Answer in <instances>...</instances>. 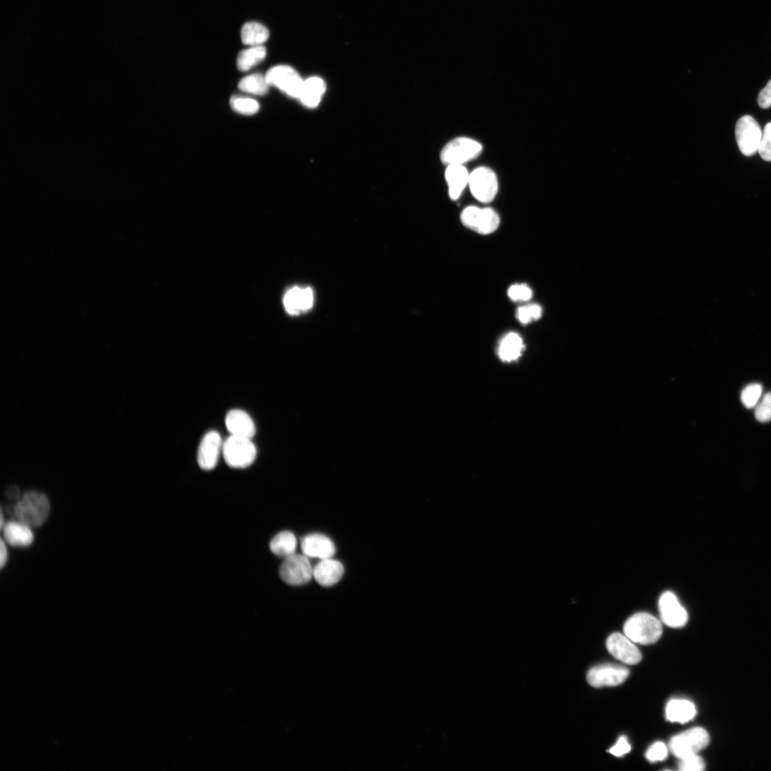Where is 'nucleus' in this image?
<instances>
[{"mask_svg":"<svg viewBox=\"0 0 771 771\" xmlns=\"http://www.w3.org/2000/svg\"><path fill=\"white\" fill-rule=\"evenodd\" d=\"M50 513L48 498L40 492L29 491L16 503L14 514L18 521L29 527L43 525Z\"/></svg>","mask_w":771,"mask_h":771,"instance_id":"f257e3e1","label":"nucleus"},{"mask_svg":"<svg viewBox=\"0 0 771 771\" xmlns=\"http://www.w3.org/2000/svg\"><path fill=\"white\" fill-rule=\"evenodd\" d=\"M625 635L632 641L642 645L652 644L662 633L660 621L647 613H638L629 618L623 626Z\"/></svg>","mask_w":771,"mask_h":771,"instance_id":"f03ea898","label":"nucleus"},{"mask_svg":"<svg viewBox=\"0 0 771 771\" xmlns=\"http://www.w3.org/2000/svg\"><path fill=\"white\" fill-rule=\"evenodd\" d=\"M222 451L226 463L236 468L249 466L256 457V448L251 438L231 435L223 442Z\"/></svg>","mask_w":771,"mask_h":771,"instance_id":"7ed1b4c3","label":"nucleus"},{"mask_svg":"<svg viewBox=\"0 0 771 771\" xmlns=\"http://www.w3.org/2000/svg\"><path fill=\"white\" fill-rule=\"evenodd\" d=\"M709 735L700 727H692L673 736L669 750L678 759L695 755L709 743Z\"/></svg>","mask_w":771,"mask_h":771,"instance_id":"20e7f679","label":"nucleus"},{"mask_svg":"<svg viewBox=\"0 0 771 771\" xmlns=\"http://www.w3.org/2000/svg\"><path fill=\"white\" fill-rule=\"evenodd\" d=\"M483 150L478 141L467 137H458L448 142L440 152L441 161L445 165H463L478 157Z\"/></svg>","mask_w":771,"mask_h":771,"instance_id":"39448f33","label":"nucleus"},{"mask_svg":"<svg viewBox=\"0 0 771 771\" xmlns=\"http://www.w3.org/2000/svg\"><path fill=\"white\" fill-rule=\"evenodd\" d=\"M460 219L465 227L480 234L492 233L500 224L498 214L490 208L468 206L462 211Z\"/></svg>","mask_w":771,"mask_h":771,"instance_id":"423d86ee","label":"nucleus"},{"mask_svg":"<svg viewBox=\"0 0 771 771\" xmlns=\"http://www.w3.org/2000/svg\"><path fill=\"white\" fill-rule=\"evenodd\" d=\"M313 570L307 556L294 553L285 558L279 568V575L290 585H302L311 580Z\"/></svg>","mask_w":771,"mask_h":771,"instance_id":"0eeeda50","label":"nucleus"},{"mask_svg":"<svg viewBox=\"0 0 771 771\" xmlns=\"http://www.w3.org/2000/svg\"><path fill=\"white\" fill-rule=\"evenodd\" d=\"M468 185L473 196L483 203L492 201L498 189L495 173L485 166L476 168L470 173Z\"/></svg>","mask_w":771,"mask_h":771,"instance_id":"6e6552de","label":"nucleus"},{"mask_svg":"<svg viewBox=\"0 0 771 771\" xmlns=\"http://www.w3.org/2000/svg\"><path fill=\"white\" fill-rule=\"evenodd\" d=\"M762 136L760 125L751 116H743L737 121L735 126L736 141L745 156H752L758 151Z\"/></svg>","mask_w":771,"mask_h":771,"instance_id":"1a4fd4ad","label":"nucleus"},{"mask_svg":"<svg viewBox=\"0 0 771 771\" xmlns=\"http://www.w3.org/2000/svg\"><path fill=\"white\" fill-rule=\"evenodd\" d=\"M265 76L269 85L277 87L291 97L298 99L303 80L292 67L278 65L270 69Z\"/></svg>","mask_w":771,"mask_h":771,"instance_id":"9d476101","label":"nucleus"},{"mask_svg":"<svg viewBox=\"0 0 771 771\" xmlns=\"http://www.w3.org/2000/svg\"><path fill=\"white\" fill-rule=\"evenodd\" d=\"M629 675V670L623 666L604 664L592 667L588 672L587 680L595 687L615 686L623 682Z\"/></svg>","mask_w":771,"mask_h":771,"instance_id":"9b49d317","label":"nucleus"},{"mask_svg":"<svg viewBox=\"0 0 771 771\" xmlns=\"http://www.w3.org/2000/svg\"><path fill=\"white\" fill-rule=\"evenodd\" d=\"M658 607L661 620L667 626L680 628L686 624L687 611L673 593L664 592L660 597Z\"/></svg>","mask_w":771,"mask_h":771,"instance_id":"f8f14e48","label":"nucleus"},{"mask_svg":"<svg viewBox=\"0 0 771 771\" xmlns=\"http://www.w3.org/2000/svg\"><path fill=\"white\" fill-rule=\"evenodd\" d=\"M633 642L625 635L615 633L608 638L606 646L616 659L628 665H635L641 660L642 655Z\"/></svg>","mask_w":771,"mask_h":771,"instance_id":"ddd939ff","label":"nucleus"},{"mask_svg":"<svg viewBox=\"0 0 771 771\" xmlns=\"http://www.w3.org/2000/svg\"><path fill=\"white\" fill-rule=\"evenodd\" d=\"M222 446L223 442L218 432L211 430L206 433L197 453V461L201 468L208 470L216 465Z\"/></svg>","mask_w":771,"mask_h":771,"instance_id":"4468645a","label":"nucleus"},{"mask_svg":"<svg viewBox=\"0 0 771 771\" xmlns=\"http://www.w3.org/2000/svg\"><path fill=\"white\" fill-rule=\"evenodd\" d=\"M313 301V291L310 287L294 286L287 291L283 303L287 313L298 315L311 309Z\"/></svg>","mask_w":771,"mask_h":771,"instance_id":"2eb2a0df","label":"nucleus"},{"mask_svg":"<svg viewBox=\"0 0 771 771\" xmlns=\"http://www.w3.org/2000/svg\"><path fill=\"white\" fill-rule=\"evenodd\" d=\"M301 545L303 554L311 558H328L333 555L336 551L333 541L327 536L318 533L305 536Z\"/></svg>","mask_w":771,"mask_h":771,"instance_id":"dca6fc26","label":"nucleus"},{"mask_svg":"<svg viewBox=\"0 0 771 771\" xmlns=\"http://www.w3.org/2000/svg\"><path fill=\"white\" fill-rule=\"evenodd\" d=\"M225 424L231 435L251 439L256 433L252 418L246 412L240 409L230 410L226 416Z\"/></svg>","mask_w":771,"mask_h":771,"instance_id":"f3484780","label":"nucleus"},{"mask_svg":"<svg viewBox=\"0 0 771 771\" xmlns=\"http://www.w3.org/2000/svg\"><path fill=\"white\" fill-rule=\"evenodd\" d=\"M343 571L344 568L341 562L328 558L321 559L313 568V577L319 585L329 587L341 580Z\"/></svg>","mask_w":771,"mask_h":771,"instance_id":"a211bd4d","label":"nucleus"},{"mask_svg":"<svg viewBox=\"0 0 771 771\" xmlns=\"http://www.w3.org/2000/svg\"><path fill=\"white\" fill-rule=\"evenodd\" d=\"M2 530L5 540L12 546L26 547L34 541V534L30 527L21 522L5 523Z\"/></svg>","mask_w":771,"mask_h":771,"instance_id":"6ab92c4d","label":"nucleus"},{"mask_svg":"<svg viewBox=\"0 0 771 771\" xmlns=\"http://www.w3.org/2000/svg\"><path fill=\"white\" fill-rule=\"evenodd\" d=\"M470 173L463 165H448L445 177L448 186V193L453 200H456L468 184Z\"/></svg>","mask_w":771,"mask_h":771,"instance_id":"aec40b11","label":"nucleus"},{"mask_svg":"<svg viewBox=\"0 0 771 771\" xmlns=\"http://www.w3.org/2000/svg\"><path fill=\"white\" fill-rule=\"evenodd\" d=\"M695 714L694 704L687 700L672 699L667 702L665 707L666 718L672 722H687Z\"/></svg>","mask_w":771,"mask_h":771,"instance_id":"412c9836","label":"nucleus"},{"mask_svg":"<svg viewBox=\"0 0 771 771\" xmlns=\"http://www.w3.org/2000/svg\"><path fill=\"white\" fill-rule=\"evenodd\" d=\"M326 90V84L323 79L313 76L303 80L298 99L306 106L313 108L316 106Z\"/></svg>","mask_w":771,"mask_h":771,"instance_id":"4be33fe9","label":"nucleus"},{"mask_svg":"<svg viewBox=\"0 0 771 771\" xmlns=\"http://www.w3.org/2000/svg\"><path fill=\"white\" fill-rule=\"evenodd\" d=\"M523 348L521 337L518 333L511 332L505 335L500 342L498 353L502 361L510 362L520 357Z\"/></svg>","mask_w":771,"mask_h":771,"instance_id":"5701e85b","label":"nucleus"},{"mask_svg":"<svg viewBox=\"0 0 771 771\" xmlns=\"http://www.w3.org/2000/svg\"><path fill=\"white\" fill-rule=\"evenodd\" d=\"M268 37V29L258 22H246L241 27V38L245 45L261 46Z\"/></svg>","mask_w":771,"mask_h":771,"instance_id":"b1692460","label":"nucleus"},{"mask_svg":"<svg viewBox=\"0 0 771 771\" xmlns=\"http://www.w3.org/2000/svg\"><path fill=\"white\" fill-rule=\"evenodd\" d=\"M297 541L290 531H282L276 535L270 542L271 552L279 557L286 558L295 553Z\"/></svg>","mask_w":771,"mask_h":771,"instance_id":"393cba45","label":"nucleus"},{"mask_svg":"<svg viewBox=\"0 0 771 771\" xmlns=\"http://www.w3.org/2000/svg\"><path fill=\"white\" fill-rule=\"evenodd\" d=\"M266 55V49L263 45L249 46L238 53L237 67L241 71H248L263 61Z\"/></svg>","mask_w":771,"mask_h":771,"instance_id":"a878e982","label":"nucleus"},{"mask_svg":"<svg viewBox=\"0 0 771 771\" xmlns=\"http://www.w3.org/2000/svg\"><path fill=\"white\" fill-rule=\"evenodd\" d=\"M269 86L265 75L253 74L241 79L238 87L240 90L246 93L264 95L267 93Z\"/></svg>","mask_w":771,"mask_h":771,"instance_id":"bb28decb","label":"nucleus"},{"mask_svg":"<svg viewBox=\"0 0 771 771\" xmlns=\"http://www.w3.org/2000/svg\"><path fill=\"white\" fill-rule=\"evenodd\" d=\"M230 106L236 112L244 115L256 114L259 109V104L255 99L238 96L231 98Z\"/></svg>","mask_w":771,"mask_h":771,"instance_id":"cd10ccee","label":"nucleus"},{"mask_svg":"<svg viewBox=\"0 0 771 771\" xmlns=\"http://www.w3.org/2000/svg\"><path fill=\"white\" fill-rule=\"evenodd\" d=\"M542 308L536 303L520 306L516 311V318L522 324H528L539 319L542 316Z\"/></svg>","mask_w":771,"mask_h":771,"instance_id":"c85d7f7f","label":"nucleus"},{"mask_svg":"<svg viewBox=\"0 0 771 771\" xmlns=\"http://www.w3.org/2000/svg\"><path fill=\"white\" fill-rule=\"evenodd\" d=\"M762 391V386L759 383H751L747 386L741 393L742 403L747 408H753L757 403Z\"/></svg>","mask_w":771,"mask_h":771,"instance_id":"c756f323","label":"nucleus"},{"mask_svg":"<svg viewBox=\"0 0 771 771\" xmlns=\"http://www.w3.org/2000/svg\"><path fill=\"white\" fill-rule=\"evenodd\" d=\"M755 415L762 423L771 420V393H767L756 407Z\"/></svg>","mask_w":771,"mask_h":771,"instance_id":"7c9ffc66","label":"nucleus"},{"mask_svg":"<svg viewBox=\"0 0 771 771\" xmlns=\"http://www.w3.org/2000/svg\"><path fill=\"white\" fill-rule=\"evenodd\" d=\"M758 152L762 159L771 161V122L764 128Z\"/></svg>","mask_w":771,"mask_h":771,"instance_id":"2f4dec72","label":"nucleus"},{"mask_svg":"<svg viewBox=\"0 0 771 771\" xmlns=\"http://www.w3.org/2000/svg\"><path fill=\"white\" fill-rule=\"evenodd\" d=\"M508 295L513 301H527L532 298L533 292L525 284H514L508 288Z\"/></svg>","mask_w":771,"mask_h":771,"instance_id":"473e14b6","label":"nucleus"},{"mask_svg":"<svg viewBox=\"0 0 771 771\" xmlns=\"http://www.w3.org/2000/svg\"><path fill=\"white\" fill-rule=\"evenodd\" d=\"M678 770L681 771H700L705 769V762L702 759L695 755H690L680 759Z\"/></svg>","mask_w":771,"mask_h":771,"instance_id":"72a5a7b5","label":"nucleus"},{"mask_svg":"<svg viewBox=\"0 0 771 771\" xmlns=\"http://www.w3.org/2000/svg\"><path fill=\"white\" fill-rule=\"evenodd\" d=\"M645 756L651 762L664 760L667 756V748L662 742H655L648 748Z\"/></svg>","mask_w":771,"mask_h":771,"instance_id":"f704fd0d","label":"nucleus"},{"mask_svg":"<svg viewBox=\"0 0 771 771\" xmlns=\"http://www.w3.org/2000/svg\"><path fill=\"white\" fill-rule=\"evenodd\" d=\"M757 104L762 109L771 106V79L758 94Z\"/></svg>","mask_w":771,"mask_h":771,"instance_id":"c9c22d12","label":"nucleus"},{"mask_svg":"<svg viewBox=\"0 0 771 771\" xmlns=\"http://www.w3.org/2000/svg\"><path fill=\"white\" fill-rule=\"evenodd\" d=\"M630 750V745L628 742L627 738L625 736H622L619 738L616 744L609 750V752L615 756L620 757L628 753Z\"/></svg>","mask_w":771,"mask_h":771,"instance_id":"e433bc0d","label":"nucleus"},{"mask_svg":"<svg viewBox=\"0 0 771 771\" xmlns=\"http://www.w3.org/2000/svg\"><path fill=\"white\" fill-rule=\"evenodd\" d=\"M7 558H8V553H7L6 546V544H5L4 541L3 540V539H1V543H0V565H1V568H3L4 566L5 565L6 563V560H7Z\"/></svg>","mask_w":771,"mask_h":771,"instance_id":"4c0bfd02","label":"nucleus"},{"mask_svg":"<svg viewBox=\"0 0 771 771\" xmlns=\"http://www.w3.org/2000/svg\"><path fill=\"white\" fill-rule=\"evenodd\" d=\"M0 525H1V529L3 528V527L4 525V518H3V512L2 511L1 512V523H0Z\"/></svg>","mask_w":771,"mask_h":771,"instance_id":"58836bf2","label":"nucleus"}]
</instances>
